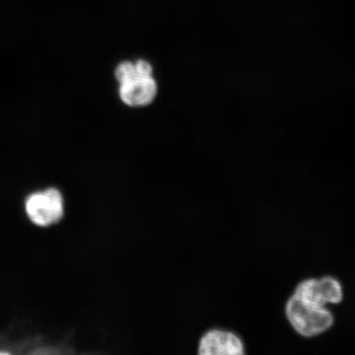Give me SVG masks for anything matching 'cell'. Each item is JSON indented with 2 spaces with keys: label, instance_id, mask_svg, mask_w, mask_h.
Listing matches in <instances>:
<instances>
[{
  "label": "cell",
  "instance_id": "6da1fadb",
  "mask_svg": "<svg viewBox=\"0 0 355 355\" xmlns=\"http://www.w3.org/2000/svg\"><path fill=\"white\" fill-rule=\"evenodd\" d=\"M114 78L119 100L128 108H146L157 98L158 83L149 60H121L114 67Z\"/></svg>",
  "mask_w": 355,
  "mask_h": 355
},
{
  "label": "cell",
  "instance_id": "7a4b0ae2",
  "mask_svg": "<svg viewBox=\"0 0 355 355\" xmlns=\"http://www.w3.org/2000/svg\"><path fill=\"white\" fill-rule=\"evenodd\" d=\"M286 315L295 331L308 338L329 330L334 323L333 315L324 306L312 304L296 295L287 302Z\"/></svg>",
  "mask_w": 355,
  "mask_h": 355
},
{
  "label": "cell",
  "instance_id": "3957f363",
  "mask_svg": "<svg viewBox=\"0 0 355 355\" xmlns=\"http://www.w3.org/2000/svg\"><path fill=\"white\" fill-rule=\"evenodd\" d=\"M26 211L37 225L50 226L64 216V200L55 189L35 193L26 200Z\"/></svg>",
  "mask_w": 355,
  "mask_h": 355
},
{
  "label": "cell",
  "instance_id": "277c9868",
  "mask_svg": "<svg viewBox=\"0 0 355 355\" xmlns=\"http://www.w3.org/2000/svg\"><path fill=\"white\" fill-rule=\"evenodd\" d=\"M294 295L318 306H324L327 303L336 304L343 300V296L340 282L330 277L301 282Z\"/></svg>",
  "mask_w": 355,
  "mask_h": 355
},
{
  "label": "cell",
  "instance_id": "5b68a950",
  "mask_svg": "<svg viewBox=\"0 0 355 355\" xmlns=\"http://www.w3.org/2000/svg\"><path fill=\"white\" fill-rule=\"evenodd\" d=\"M198 354H243L244 345L239 336L230 331L214 330L205 334L200 343Z\"/></svg>",
  "mask_w": 355,
  "mask_h": 355
}]
</instances>
